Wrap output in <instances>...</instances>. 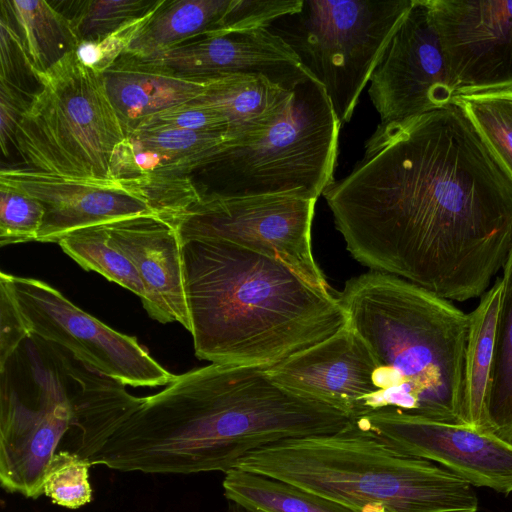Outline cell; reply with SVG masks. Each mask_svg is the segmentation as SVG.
Wrapping results in <instances>:
<instances>
[{"label": "cell", "instance_id": "cell-4", "mask_svg": "<svg viewBox=\"0 0 512 512\" xmlns=\"http://www.w3.org/2000/svg\"><path fill=\"white\" fill-rule=\"evenodd\" d=\"M339 299L376 362L378 391L366 412L391 409L466 425L469 314L400 277L369 271L346 282Z\"/></svg>", "mask_w": 512, "mask_h": 512}, {"label": "cell", "instance_id": "cell-37", "mask_svg": "<svg viewBox=\"0 0 512 512\" xmlns=\"http://www.w3.org/2000/svg\"><path fill=\"white\" fill-rule=\"evenodd\" d=\"M228 512H252L234 502L229 501Z\"/></svg>", "mask_w": 512, "mask_h": 512}, {"label": "cell", "instance_id": "cell-2", "mask_svg": "<svg viewBox=\"0 0 512 512\" xmlns=\"http://www.w3.org/2000/svg\"><path fill=\"white\" fill-rule=\"evenodd\" d=\"M329 427L326 405L280 386L266 368L211 363L144 397L86 459L121 472L226 473L254 450Z\"/></svg>", "mask_w": 512, "mask_h": 512}, {"label": "cell", "instance_id": "cell-26", "mask_svg": "<svg viewBox=\"0 0 512 512\" xmlns=\"http://www.w3.org/2000/svg\"><path fill=\"white\" fill-rule=\"evenodd\" d=\"M226 499L252 512H352L295 485L238 468L225 473Z\"/></svg>", "mask_w": 512, "mask_h": 512}, {"label": "cell", "instance_id": "cell-7", "mask_svg": "<svg viewBox=\"0 0 512 512\" xmlns=\"http://www.w3.org/2000/svg\"><path fill=\"white\" fill-rule=\"evenodd\" d=\"M13 144L29 168L94 182L118 181L112 158L125 131L106 92L103 73L75 51L44 73Z\"/></svg>", "mask_w": 512, "mask_h": 512}, {"label": "cell", "instance_id": "cell-27", "mask_svg": "<svg viewBox=\"0 0 512 512\" xmlns=\"http://www.w3.org/2000/svg\"><path fill=\"white\" fill-rule=\"evenodd\" d=\"M58 244L84 270L97 272L141 300L144 298V287L135 267L112 240L105 224L72 231Z\"/></svg>", "mask_w": 512, "mask_h": 512}, {"label": "cell", "instance_id": "cell-1", "mask_svg": "<svg viewBox=\"0 0 512 512\" xmlns=\"http://www.w3.org/2000/svg\"><path fill=\"white\" fill-rule=\"evenodd\" d=\"M322 196L355 260L449 301L483 295L512 249V176L456 101L379 123Z\"/></svg>", "mask_w": 512, "mask_h": 512}, {"label": "cell", "instance_id": "cell-29", "mask_svg": "<svg viewBox=\"0 0 512 512\" xmlns=\"http://www.w3.org/2000/svg\"><path fill=\"white\" fill-rule=\"evenodd\" d=\"M484 140L512 176V91L458 97Z\"/></svg>", "mask_w": 512, "mask_h": 512}, {"label": "cell", "instance_id": "cell-36", "mask_svg": "<svg viewBox=\"0 0 512 512\" xmlns=\"http://www.w3.org/2000/svg\"><path fill=\"white\" fill-rule=\"evenodd\" d=\"M0 370L28 338L20 315L7 289L0 284Z\"/></svg>", "mask_w": 512, "mask_h": 512}, {"label": "cell", "instance_id": "cell-21", "mask_svg": "<svg viewBox=\"0 0 512 512\" xmlns=\"http://www.w3.org/2000/svg\"><path fill=\"white\" fill-rule=\"evenodd\" d=\"M209 79L186 78L130 53H123L103 72L106 92L125 135L145 118L195 100Z\"/></svg>", "mask_w": 512, "mask_h": 512}, {"label": "cell", "instance_id": "cell-15", "mask_svg": "<svg viewBox=\"0 0 512 512\" xmlns=\"http://www.w3.org/2000/svg\"><path fill=\"white\" fill-rule=\"evenodd\" d=\"M351 422L406 454L437 462L472 486L512 492V444L490 432L391 409L367 412Z\"/></svg>", "mask_w": 512, "mask_h": 512}, {"label": "cell", "instance_id": "cell-5", "mask_svg": "<svg viewBox=\"0 0 512 512\" xmlns=\"http://www.w3.org/2000/svg\"><path fill=\"white\" fill-rule=\"evenodd\" d=\"M234 468L280 480L352 512H477L473 486L432 461L406 454L352 422L333 434L285 439Z\"/></svg>", "mask_w": 512, "mask_h": 512}, {"label": "cell", "instance_id": "cell-18", "mask_svg": "<svg viewBox=\"0 0 512 512\" xmlns=\"http://www.w3.org/2000/svg\"><path fill=\"white\" fill-rule=\"evenodd\" d=\"M141 58L186 78L255 74L289 90L310 76L289 45L267 27L203 36Z\"/></svg>", "mask_w": 512, "mask_h": 512}, {"label": "cell", "instance_id": "cell-33", "mask_svg": "<svg viewBox=\"0 0 512 512\" xmlns=\"http://www.w3.org/2000/svg\"><path fill=\"white\" fill-rule=\"evenodd\" d=\"M155 10L142 18L125 24L98 41L79 43L75 50L77 59L86 67L103 73L126 52L133 38Z\"/></svg>", "mask_w": 512, "mask_h": 512}, {"label": "cell", "instance_id": "cell-25", "mask_svg": "<svg viewBox=\"0 0 512 512\" xmlns=\"http://www.w3.org/2000/svg\"><path fill=\"white\" fill-rule=\"evenodd\" d=\"M503 270L483 430L512 444V249Z\"/></svg>", "mask_w": 512, "mask_h": 512}, {"label": "cell", "instance_id": "cell-10", "mask_svg": "<svg viewBox=\"0 0 512 512\" xmlns=\"http://www.w3.org/2000/svg\"><path fill=\"white\" fill-rule=\"evenodd\" d=\"M316 202L285 195H200L173 224L181 241L216 238L234 243L282 262L311 285L330 291L312 254Z\"/></svg>", "mask_w": 512, "mask_h": 512}, {"label": "cell", "instance_id": "cell-19", "mask_svg": "<svg viewBox=\"0 0 512 512\" xmlns=\"http://www.w3.org/2000/svg\"><path fill=\"white\" fill-rule=\"evenodd\" d=\"M104 224L141 279L145 291L141 302L148 315L162 324L178 322L190 331L182 244L176 226L157 213Z\"/></svg>", "mask_w": 512, "mask_h": 512}, {"label": "cell", "instance_id": "cell-23", "mask_svg": "<svg viewBox=\"0 0 512 512\" xmlns=\"http://www.w3.org/2000/svg\"><path fill=\"white\" fill-rule=\"evenodd\" d=\"M0 5L35 74L46 72L77 49L78 40L69 21L50 2L0 0Z\"/></svg>", "mask_w": 512, "mask_h": 512}, {"label": "cell", "instance_id": "cell-30", "mask_svg": "<svg viewBox=\"0 0 512 512\" xmlns=\"http://www.w3.org/2000/svg\"><path fill=\"white\" fill-rule=\"evenodd\" d=\"M91 463L74 451L57 452L46 471L43 494L54 504L78 509L92 500Z\"/></svg>", "mask_w": 512, "mask_h": 512}, {"label": "cell", "instance_id": "cell-28", "mask_svg": "<svg viewBox=\"0 0 512 512\" xmlns=\"http://www.w3.org/2000/svg\"><path fill=\"white\" fill-rule=\"evenodd\" d=\"M82 42L98 41L155 10L162 0H58L50 2Z\"/></svg>", "mask_w": 512, "mask_h": 512}, {"label": "cell", "instance_id": "cell-16", "mask_svg": "<svg viewBox=\"0 0 512 512\" xmlns=\"http://www.w3.org/2000/svg\"><path fill=\"white\" fill-rule=\"evenodd\" d=\"M0 184L14 187L43 205L39 242L58 243L78 229L156 213L146 193L131 182H94L15 167L1 169Z\"/></svg>", "mask_w": 512, "mask_h": 512}, {"label": "cell", "instance_id": "cell-31", "mask_svg": "<svg viewBox=\"0 0 512 512\" xmlns=\"http://www.w3.org/2000/svg\"><path fill=\"white\" fill-rule=\"evenodd\" d=\"M44 213L35 198L0 184V245L37 241Z\"/></svg>", "mask_w": 512, "mask_h": 512}, {"label": "cell", "instance_id": "cell-14", "mask_svg": "<svg viewBox=\"0 0 512 512\" xmlns=\"http://www.w3.org/2000/svg\"><path fill=\"white\" fill-rule=\"evenodd\" d=\"M235 143L227 132L136 128L117 146L112 175L136 184L157 214L173 219L200 196L192 176Z\"/></svg>", "mask_w": 512, "mask_h": 512}, {"label": "cell", "instance_id": "cell-17", "mask_svg": "<svg viewBox=\"0 0 512 512\" xmlns=\"http://www.w3.org/2000/svg\"><path fill=\"white\" fill-rule=\"evenodd\" d=\"M376 369L369 346L348 322L333 336L266 372L280 386L327 404L353 421L366 412V400L378 391Z\"/></svg>", "mask_w": 512, "mask_h": 512}, {"label": "cell", "instance_id": "cell-34", "mask_svg": "<svg viewBox=\"0 0 512 512\" xmlns=\"http://www.w3.org/2000/svg\"><path fill=\"white\" fill-rule=\"evenodd\" d=\"M1 56H0V81L19 87L31 94L28 84L33 80L38 81L27 55L24 51L21 39L8 17L1 12Z\"/></svg>", "mask_w": 512, "mask_h": 512}, {"label": "cell", "instance_id": "cell-35", "mask_svg": "<svg viewBox=\"0 0 512 512\" xmlns=\"http://www.w3.org/2000/svg\"><path fill=\"white\" fill-rule=\"evenodd\" d=\"M34 94L0 81V141L4 155L13 144L17 126L29 108Z\"/></svg>", "mask_w": 512, "mask_h": 512}, {"label": "cell", "instance_id": "cell-20", "mask_svg": "<svg viewBox=\"0 0 512 512\" xmlns=\"http://www.w3.org/2000/svg\"><path fill=\"white\" fill-rule=\"evenodd\" d=\"M303 0H163L125 53L149 57L203 36L268 27Z\"/></svg>", "mask_w": 512, "mask_h": 512}, {"label": "cell", "instance_id": "cell-32", "mask_svg": "<svg viewBox=\"0 0 512 512\" xmlns=\"http://www.w3.org/2000/svg\"><path fill=\"white\" fill-rule=\"evenodd\" d=\"M136 128L227 132L231 134L229 122L223 114L195 101L151 115L142 120Z\"/></svg>", "mask_w": 512, "mask_h": 512}, {"label": "cell", "instance_id": "cell-3", "mask_svg": "<svg viewBox=\"0 0 512 512\" xmlns=\"http://www.w3.org/2000/svg\"><path fill=\"white\" fill-rule=\"evenodd\" d=\"M181 244L189 332L200 360L268 368L349 322L339 296L282 262L216 238Z\"/></svg>", "mask_w": 512, "mask_h": 512}, {"label": "cell", "instance_id": "cell-11", "mask_svg": "<svg viewBox=\"0 0 512 512\" xmlns=\"http://www.w3.org/2000/svg\"><path fill=\"white\" fill-rule=\"evenodd\" d=\"M56 350L58 364L36 363L34 400H26L1 381L0 483L7 493L37 499L43 494L46 471L58 444L72 428V394L76 377L73 356V386L68 357Z\"/></svg>", "mask_w": 512, "mask_h": 512}, {"label": "cell", "instance_id": "cell-22", "mask_svg": "<svg viewBox=\"0 0 512 512\" xmlns=\"http://www.w3.org/2000/svg\"><path fill=\"white\" fill-rule=\"evenodd\" d=\"M292 90L260 75L233 73L210 78L203 93L193 101L223 114L240 144L268 130L288 104Z\"/></svg>", "mask_w": 512, "mask_h": 512}, {"label": "cell", "instance_id": "cell-8", "mask_svg": "<svg viewBox=\"0 0 512 512\" xmlns=\"http://www.w3.org/2000/svg\"><path fill=\"white\" fill-rule=\"evenodd\" d=\"M412 0H303L267 28L325 89L341 123L351 120Z\"/></svg>", "mask_w": 512, "mask_h": 512}, {"label": "cell", "instance_id": "cell-9", "mask_svg": "<svg viewBox=\"0 0 512 512\" xmlns=\"http://www.w3.org/2000/svg\"><path fill=\"white\" fill-rule=\"evenodd\" d=\"M27 331L69 351L77 359L124 385H168L176 375L163 368L135 337L86 313L48 283L0 273Z\"/></svg>", "mask_w": 512, "mask_h": 512}, {"label": "cell", "instance_id": "cell-6", "mask_svg": "<svg viewBox=\"0 0 512 512\" xmlns=\"http://www.w3.org/2000/svg\"><path fill=\"white\" fill-rule=\"evenodd\" d=\"M341 126L324 87L308 76L261 137L228 146L192 180L200 195L318 200L335 180Z\"/></svg>", "mask_w": 512, "mask_h": 512}, {"label": "cell", "instance_id": "cell-24", "mask_svg": "<svg viewBox=\"0 0 512 512\" xmlns=\"http://www.w3.org/2000/svg\"><path fill=\"white\" fill-rule=\"evenodd\" d=\"M501 279L484 293L469 313L466 345V424L483 430L487 391L492 371L496 326L501 299Z\"/></svg>", "mask_w": 512, "mask_h": 512}, {"label": "cell", "instance_id": "cell-12", "mask_svg": "<svg viewBox=\"0 0 512 512\" xmlns=\"http://www.w3.org/2000/svg\"><path fill=\"white\" fill-rule=\"evenodd\" d=\"M454 99L512 91V1L427 0Z\"/></svg>", "mask_w": 512, "mask_h": 512}, {"label": "cell", "instance_id": "cell-13", "mask_svg": "<svg viewBox=\"0 0 512 512\" xmlns=\"http://www.w3.org/2000/svg\"><path fill=\"white\" fill-rule=\"evenodd\" d=\"M368 88L380 123L441 109L454 100L444 53L427 0H412Z\"/></svg>", "mask_w": 512, "mask_h": 512}]
</instances>
